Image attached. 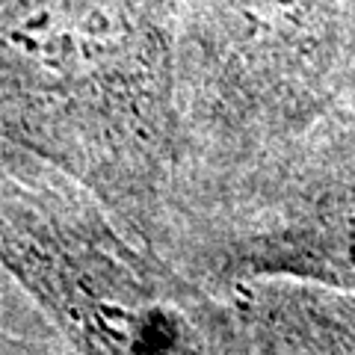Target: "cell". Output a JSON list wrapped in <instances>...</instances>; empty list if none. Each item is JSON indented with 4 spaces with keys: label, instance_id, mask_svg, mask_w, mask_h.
<instances>
[{
    "label": "cell",
    "instance_id": "cell-1",
    "mask_svg": "<svg viewBox=\"0 0 355 355\" xmlns=\"http://www.w3.org/2000/svg\"><path fill=\"white\" fill-rule=\"evenodd\" d=\"M302 263L323 266L329 282L355 287V210L331 216L302 243Z\"/></svg>",
    "mask_w": 355,
    "mask_h": 355
}]
</instances>
